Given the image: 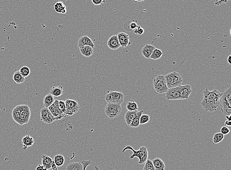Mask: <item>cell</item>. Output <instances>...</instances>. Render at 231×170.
<instances>
[{
	"mask_svg": "<svg viewBox=\"0 0 231 170\" xmlns=\"http://www.w3.org/2000/svg\"><path fill=\"white\" fill-rule=\"evenodd\" d=\"M222 93L216 89L210 91L207 88L203 91V99L201 105L206 111L213 112L216 110L219 105V100Z\"/></svg>",
	"mask_w": 231,
	"mask_h": 170,
	"instance_id": "1",
	"label": "cell"
},
{
	"mask_svg": "<svg viewBox=\"0 0 231 170\" xmlns=\"http://www.w3.org/2000/svg\"><path fill=\"white\" fill-rule=\"evenodd\" d=\"M219 105L221 112L226 116L231 114V89L229 87L225 91L222 93L219 100Z\"/></svg>",
	"mask_w": 231,
	"mask_h": 170,
	"instance_id": "2",
	"label": "cell"
},
{
	"mask_svg": "<svg viewBox=\"0 0 231 170\" xmlns=\"http://www.w3.org/2000/svg\"><path fill=\"white\" fill-rule=\"evenodd\" d=\"M126 150H131L132 151L133 154L130 156V158L133 159L134 158H137L139 159L138 163L140 165L145 163L146 160L148 159V151L146 147L141 146L139 150L136 151L130 146H127L123 148L122 153H124Z\"/></svg>",
	"mask_w": 231,
	"mask_h": 170,
	"instance_id": "3",
	"label": "cell"
},
{
	"mask_svg": "<svg viewBox=\"0 0 231 170\" xmlns=\"http://www.w3.org/2000/svg\"><path fill=\"white\" fill-rule=\"evenodd\" d=\"M167 87L169 89L181 85L182 79L180 74L173 72L164 75Z\"/></svg>",
	"mask_w": 231,
	"mask_h": 170,
	"instance_id": "4",
	"label": "cell"
},
{
	"mask_svg": "<svg viewBox=\"0 0 231 170\" xmlns=\"http://www.w3.org/2000/svg\"><path fill=\"white\" fill-rule=\"evenodd\" d=\"M153 87L155 91L160 94L167 92L169 88L163 75H159L153 79Z\"/></svg>",
	"mask_w": 231,
	"mask_h": 170,
	"instance_id": "5",
	"label": "cell"
},
{
	"mask_svg": "<svg viewBox=\"0 0 231 170\" xmlns=\"http://www.w3.org/2000/svg\"><path fill=\"white\" fill-rule=\"evenodd\" d=\"M108 104L121 105L124 102V95L122 93L117 91H108L105 97Z\"/></svg>",
	"mask_w": 231,
	"mask_h": 170,
	"instance_id": "6",
	"label": "cell"
},
{
	"mask_svg": "<svg viewBox=\"0 0 231 170\" xmlns=\"http://www.w3.org/2000/svg\"><path fill=\"white\" fill-rule=\"evenodd\" d=\"M121 105L114 104H108L105 107V112L106 115L110 119H113L119 115L122 112Z\"/></svg>",
	"mask_w": 231,
	"mask_h": 170,
	"instance_id": "7",
	"label": "cell"
},
{
	"mask_svg": "<svg viewBox=\"0 0 231 170\" xmlns=\"http://www.w3.org/2000/svg\"><path fill=\"white\" fill-rule=\"evenodd\" d=\"M19 105V119L18 124L22 126L29 122L31 116V109L27 105L22 104Z\"/></svg>",
	"mask_w": 231,
	"mask_h": 170,
	"instance_id": "8",
	"label": "cell"
},
{
	"mask_svg": "<svg viewBox=\"0 0 231 170\" xmlns=\"http://www.w3.org/2000/svg\"><path fill=\"white\" fill-rule=\"evenodd\" d=\"M66 106V115L71 116L78 112L80 106L76 100L67 99L65 101Z\"/></svg>",
	"mask_w": 231,
	"mask_h": 170,
	"instance_id": "9",
	"label": "cell"
},
{
	"mask_svg": "<svg viewBox=\"0 0 231 170\" xmlns=\"http://www.w3.org/2000/svg\"><path fill=\"white\" fill-rule=\"evenodd\" d=\"M40 119L45 123L50 124L56 121V119L53 116L50 110L47 108H43L40 110Z\"/></svg>",
	"mask_w": 231,
	"mask_h": 170,
	"instance_id": "10",
	"label": "cell"
},
{
	"mask_svg": "<svg viewBox=\"0 0 231 170\" xmlns=\"http://www.w3.org/2000/svg\"><path fill=\"white\" fill-rule=\"evenodd\" d=\"M58 101L57 100H55L53 104L48 108L53 116L56 119V120H60L66 116L65 113L62 112L59 109Z\"/></svg>",
	"mask_w": 231,
	"mask_h": 170,
	"instance_id": "11",
	"label": "cell"
},
{
	"mask_svg": "<svg viewBox=\"0 0 231 170\" xmlns=\"http://www.w3.org/2000/svg\"><path fill=\"white\" fill-rule=\"evenodd\" d=\"M165 98L168 100H181L180 86L169 89L167 92L165 93Z\"/></svg>",
	"mask_w": 231,
	"mask_h": 170,
	"instance_id": "12",
	"label": "cell"
},
{
	"mask_svg": "<svg viewBox=\"0 0 231 170\" xmlns=\"http://www.w3.org/2000/svg\"><path fill=\"white\" fill-rule=\"evenodd\" d=\"M117 36L120 47L126 48L131 44L129 36L127 33L123 32H119Z\"/></svg>",
	"mask_w": 231,
	"mask_h": 170,
	"instance_id": "13",
	"label": "cell"
},
{
	"mask_svg": "<svg viewBox=\"0 0 231 170\" xmlns=\"http://www.w3.org/2000/svg\"><path fill=\"white\" fill-rule=\"evenodd\" d=\"M192 92L191 86L189 85L180 86L181 100L188 99Z\"/></svg>",
	"mask_w": 231,
	"mask_h": 170,
	"instance_id": "14",
	"label": "cell"
},
{
	"mask_svg": "<svg viewBox=\"0 0 231 170\" xmlns=\"http://www.w3.org/2000/svg\"><path fill=\"white\" fill-rule=\"evenodd\" d=\"M107 45L109 49L113 50L118 49L120 47V45L117 35H113L110 37L107 42Z\"/></svg>",
	"mask_w": 231,
	"mask_h": 170,
	"instance_id": "15",
	"label": "cell"
},
{
	"mask_svg": "<svg viewBox=\"0 0 231 170\" xmlns=\"http://www.w3.org/2000/svg\"><path fill=\"white\" fill-rule=\"evenodd\" d=\"M77 46L79 48H81L85 46H91L93 48L94 47V44L90 38L89 37L87 36H84L79 38L78 41Z\"/></svg>",
	"mask_w": 231,
	"mask_h": 170,
	"instance_id": "16",
	"label": "cell"
},
{
	"mask_svg": "<svg viewBox=\"0 0 231 170\" xmlns=\"http://www.w3.org/2000/svg\"><path fill=\"white\" fill-rule=\"evenodd\" d=\"M156 49L153 45L150 44H146L141 49V54L143 56L147 59H150L152 53L153 51Z\"/></svg>",
	"mask_w": 231,
	"mask_h": 170,
	"instance_id": "17",
	"label": "cell"
},
{
	"mask_svg": "<svg viewBox=\"0 0 231 170\" xmlns=\"http://www.w3.org/2000/svg\"><path fill=\"white\" fill-rule=\"evenodd\" d=\"M34 143V139L29 135H27L21 139V143L23 145V149L24 150H26L28 147L33 146Z\"/></svg>",
	"mask_w": 231,
	"mask_h": 170,
	"instance_id": "18",
	"label": "cell"
},
{
	"mask_svg": "<svg viewBox=\"0 0 231 170\" xmlns=\"http://www.w3.org/2000/svg\"><path fill=\"white\" fill-rule=\"evenodd\" d=\"M155 170H165V164L163 161L158 158H155L152 160Z\"/></svg>",
	"mask_w": 231,
	"mask_h": 170,
	"instance_id": "19",
	"label": "cell"
},
{
	"mask_svg": "<svg viewBox=\"0 0 231 170\" xmlns=\"http://www.w3.org/2000/svg\"><path fill=\"white\" fill-rule=\"evenodd\" d=\"M53 160L52 159L46 155H43L41 157V163L42 165L44 166L45 168H46L47 170L50 169L51 168V165Z\"/></svg>",
	"mask_w": 231,
	"mask_h": 170,
	"instance_id": "20",
	"label": "cell"
},
{
	"mask_svg": "<svg viewBox=\"0 0 231 170\" xmlns=\"http://www.w3.org/2000/svg\"><path fill=\"white\" fill-rule=\"evenodd\" d=\"M138 110L134 111H128L125 114V120L126 123L128 126H130V124L132 122L133 120L134 119V118L136 117L137 116V113H138Z\"/></svg>",
	"mask_w": 231,
	"mask_h": 170,
	"instance_id": "21",
	"label": "cell"
},
{
	"mask_svg": "<svg viewBox=\"0 0 231 170\" xmlns=\"http://www.w3.org/2000/svg\"><path fill=\"white\" fill-rule=\"evenodd\" d=\"M64 93L63 87L62 86H53L50 90V94L53 97H59Z\"/></svg>",
	"mask_w": 231,
	"mask_h": 170,
	"instance_id": "22",
	"label": "cell"
},
{
	"mask_svg": "<svg viewBox=\"0 0 231 170\" xmlns=\"http://www.w3.org/2000/svg\"><path fill=\"white\" fill-rule=\"evenodd\" d=\"M81 54L85 57H90L93 55L94 50L93 48L89 46H85L79 48Z\"/></svg>",
	"mask_w": 231,
	"mask_h": 170,
	"instance_id": "23",
	"label": "cell"
},
{
	"mask_svg": "<svg viewBox=\"0 0 231 170\" xmlns=\"http://www.w3.org/2000/svg\"><path fill=\"white\" fill-rule=\"evenodd\" d=\"M55 12L58 13L65 14L67 12L66 7L62 2H58L54 6Z\"/></svg>",
	"mask_w": 231,
	"mask_h": 170,
	"instance_id": "24",
	"label": "cell"
},
{
	"mask_svg": "<svg viewBox=\"0 0 231 170\" xmlns=\"http://www.w3.org/2000/svg\"><path fill=\"white\" fill-rule=\"evenodd\" d=\"M55 99L54 97H53L51 94H47L46 96H45L44 99V105L45 108L48 109V107L53 104Z\"/></svg>",
	"mask_w": 231,
	"mask_h": 170,
	"instance_id": "25",
	"label": "cell"
},
{
	"mask_svg": "<svg viewBox=\"0 0 231 170\" xmlns=\"http://www.w3.org/2000/svg\"><path fill=\"white\" fill-rule=\"evenodd\" d=\"M83 165L81 162H74L68 164L66 170H82Z\"/></svg>",
	"mask_w": 231,
	"mask_h": 170,
	"instance_id": "26",
	"label": "cell"
},
{
	"mask_svg": "<svg viewBox=\"0 0 231 170\" xmlns=\"http://www.w3.org/2000/svg\"><path fill=\"white\" fill-rule=\"evenodd\" d=\"M144 110L138 111L137 113V116L136 117L134 118V119L133 120L132 122L130 124V127L132 128H136L139 127V119H140V116L143 114Z\"/></svg>",
	"mask_w": 231,
	"mask_h": 170,
	"instance_id": "27",
	"label": "cell"
},
{
	"mask_svg": "<svg viewBox=\"0 0 231 170\" xmlns=\"http://www.w3.org/2000/svg\"><path fill=\"white\" fill-rule=\"evenodd\" d=\"M13 78L14 81L17 84H23L25 80V78L21 75L19 71H16L14 73Z\"/></svg>",
	"mask_w": 231,
	"mask_h": 170,
	"instance_id": "28",
	"label": "cell"
},
{
	"mask_svg": "<svg viewBox=\"0 0 231 170\" xmlns=\"http://www.w3.org/2000/svg\"><path fill=\"white\" fill-rule=\"evenodd\" d=\"M54 164L57 167H61L65 163V158L63 155L58 154L55 155L53 159Z\"/></svg>",
	"mask_w": 231,
	"mask_h": 170,
	"instance_id": "29",
	"label": "cell"
},
{
	"mask_svg": "<svg viewBox=\"0 0 231 170\" xmlns=\"http://www.w3.org/2000/svg\"><path fill=\"white\" fill-rule=\"evenodd\" d=\"M20 109L19 105H17L14 107L12 111V115L13 119L16 123L18 124L19 119Z\"/></svg>",
	"mask_w": 231,
	"mask_h": 170,
	"instance_id": "30",
	"label": "cell"
},
{
	"mask_svg": "<svg viewBox=\"0 0 231 170\" xmlns=\"http://www.w3.org/2000/svg\"><path fill=\"white\" fill-rule=\"evenodd\" d=\"M163 55V53L161 50L156 48L152 53L150 58L153 60H157L161 58Z\"/></svg>",
	"mask_w": 231,
	"mask_h": 170,
	"instance_id": "31",
	"label": "cell"
},
{
	"mask_svg": "<svg viewBox=\"0 0 231 170\" xmlns=\"http://www.w3.org/2000/svg\"><path fill=\"white\" fill-rule=\"evenodd\" d=\"M127 109L129 111H134L138 110V106L137 103L134 101H129L126 105Z\"/></svg>",
	"mask_w": 231,
	"mask_h": 170,
	"instance_id": "32",
	"label": "cell"
},
{
	"mask_svg": "<svg viewBox=\"0 0 231 170\" xmlns=\"http://www.w3.org/2000/svg\"><path fill=\"white\" fill-rule=\"evenodd\" d=\"M224 135L221 133H217L214 134L213 137V142L214 144H218L221 142H222L224 139Z\"/></svg>",
	"mask_w": 231,
	"mask_h": 170,
	"instance_id": "33",
	"label": "cell"
},
{
	"mask_svg": "<svg viewBox=\"0 0 231 170\" xmlns=\"http://www.w3.org/2000/svg\"><path fill=\"white\" fill-rule=\"evenodd\" d=\"M19 71L20 73L21 74V75L25 78L26 77H28V76H29L30 74V72H31L30 68L26 66H24L22 67L20 69Z\"/></svg>",
	"mask_w": 231,
	"mask_h": 170,
	"instance_id": "34",
	"label": "cell"
},
{
	"mask_svg": "<svg viewBox=\"0 0 231 170\" xmlns=\"http://www.w3.org/2000/svg\"><path fill=\"white\" fill-rule=\"evenodd\" d=\"M150 120V115H148V114H142L139 119V124L140 125L145 124L149 122Z\"/></svg>",
	"mask_w": 231,
	"mask_h": 170,
	"instance_id": "35",
	"label": "cell"
},
{
	"mask_svg": "<svg viewBox=\"0 0 231 170\" xmlns=\"http://www.w3.org/2000/svg\"><path fill=\"white\" fill-rule=\"evenodd\" d=\"M143 170H155L152 160L147 159L145 163Z\"/></svg>",
	"mask_w": 231,
	"mask_h": 170,
	"instance_id": "36",
	"label": "cell"
},
{
	"mask_svg": "<svg viewBox=\"0 0 231 170\" xmlns=\"http://www.w3.org/2000/svg\"><path fill=\"white\" fill-rule=\"evenodd\" d=\"M82 164L83 165V170H86V168L89 165L91 164V160H83L81 162ZM95 169L96 170H100V169L98 168L97 166H95Z\"/></svg>",
	"mask_w": 231,
	"mask_h": 170,
	"instance_id": "37",
	"label": "cell"
},
{
	"mask_svg": "<svg viewBox=\"0 0 231 170\" xmlns=\"http://www.w3.org/2000/svg\"><path fill=\"white\" fill-rule=\"evenodd\" d=\"M58 107L59 109H60L62 112H63L65 114L66 106L65 104V101H63V100H59Z\"/></svg>",
	"mask_w": 231,
	"mask_h": 170,
	"instance_id": "38",
	"label": "cell"
},
{
	"mask_svg": "<svg viewBox=\"0 0 231 170\" xmlns=\"http://www.w3.org/2000/svg\"><path fill=\"white\" fill-rule=\"evenodd\" d=\"M133 31L134 33L138 34V35H141L144 32V29L139 26H138L136 29H134Z\"/></svg>",
	"mask_w": 231,
	"mask_h": 170,
	"instance_id": "39",
	"label": "cell"
},
{
	"mask_svg": "<svg viewBox=\"0 0 231 170\" xmlns=\"http://www.w3.org/2000/svg\"><path fill=\"white\" fill-rule=\"evenodd\" d=\"M220 130V133H221L224 135L228 134L230 133V129H229V128H228V127H225V126L222 127L221 129Z\"/></svg>",
	"mask_w": 231,
	"mask_h": 170,
	"instance_id": "40",
	"label": "cell"
},
{
	"mask_svg": "<svg viewBox=\"0 0 231 170\" xmlns=\"http://www.w3.org/2000/svg\"><path fill=\"white\" fill-rule=\"evenodd\" d=\"M92 3L95 6L102 5L103 3L106 2L105 0H92Z\"/></svg>",
	"mask_w": 231,
	"mask_h": 170,
	"instance_id": "41",
	"label": "cell"
},
{
	"mask_svg": "<svg viewBox=\"0 0 231 170\" xmlns=\"http://www.w3.org/2000/svg\"><path fill=\"white\" fill-rule=\"evenodd\" d=\"M129 26H130V30H133V31H134V29H136V27L138 26L137 23L136 22H134V21L131 22Z\"/></svg>",
	"mask_w": 231,
	"mask_h": 170,
	"instance_id": "42",
	"label": "cell"
},
{
	"mask_svg": "<svg viewBox=\"0 0 231 170\" xmlns=\"http://www.w3.org/2000/svg\"><path fill=\"white\" fill-rule=\"evenodd\" d=\"M36 170H47L43 165L39 164L36 167Z\"/></svg>",
	"mask_w": 231,
	"mask_h": 170,
	"instance_id": "43",
	"label": "cell"
},
{
	"mask_svg": "<svg viewBox=\"0 0 231 170\" xmlns=\"http://www.w3.org/2000/svg\"><path fill=\"white\" fill-rule=\"evenodd\" d=\"M224 125L225 126V127H231V120H226L225 122L224 123Z\"/></svg>",
	"mask_w": 231,
	"mask_h": 170,
	"instance_id": "44",
	"label": "cell"
},
{
	"mask_svg": "<svg viewBox=\"0 0 231 170\" xmlns=\"http://www.w3.org/2000/svg\"><path fill=\"white\" fill-rule=\"evenodd\" d=\"M51 168L52 170H57V168L56 166L54 164V162H52L51 165Z\"/></svg>",
	"mask_w": 231,
	"mask_h": 170,
	"instance_id": "45",
	"label": "cell"
},
{
	"mask_svg": "<svg viewBox=\"0 0 231 170\" xmlns=\"http://www.w3.org/2000/svg\"><path fill=\"white\" fill-rule=\"evenodd\" d=\"M227 61L229 64H231V56H229V57L227 58Z\"/></svg>",
	"mask_w": 231,
	"mask_h": 170,
	"instance_id": "46",
	"label": "cell"
}]
</instances>
